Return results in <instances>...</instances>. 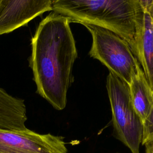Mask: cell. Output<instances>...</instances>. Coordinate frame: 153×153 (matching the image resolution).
I'll return each mask as SVG.
<instances>
[{"label": "cell", "mask_w": 153, "mask_h": 153, "mask_svg": "<svg viewBox=\"0 0 153 153\" xmlns=\"http://www.w3.org/2000/svg\"><path fill=\"white\" fill-rule=\"evenodd\" d=\"M70 20L52 11L39 24L31 39L30 66L36 93L57 110L63 109L78 56Z\"/></svg>", "instance_id": "obj_1"}, {"label": "cell", "mask_w": 153, "mask_h": 153, "mask_svg": "<svg viewBox=\"0 0 153 153\" xmlns=\"http://www.w3.org/2000/svg\"><path fill=\"white\" fill-rule=\"evenodd\" d=\"M52 11L71 22L91 24L114 32L134 53L136 30L143 17L140 0H56L52 1Z\"/></svg>", "instance_id": "obj_2"}, {"label": "cell", "mask_w": 153, "mask_h": 153, "mask_svg": "<svg viewBox=\"0 0 153 153\" xmlns=\"http://www.w3.org/2000/svg\"><path fill=\"white\" fill-rule=\"evenodd\" d=\"M81 25L92 37L89 56L129 85L140 65L127 41L105 28L91 24Z\"/></svg>", "instance_id": "obj_3"}, {"label": "cell", "mask_w": 153, "mask_h": 153, "mask_svg": "<svg viewBox=\"0 0 153 153\" xmlns=\"http://www.w3.org/2000/svg\"><path fill=\"white\" fill-rule=\"evenodd\" d=\"M114 133L131 153H139L143 136V122L135 111L128 85L111 72L106 79Z\"/></svg>", "instance_id": "obj_4"}, {"label": "cell", "mask_w": 153, "mask_h": 153, "mask_svg": "<svg viewBox=\"0 0 153 153\" xmlns=\"http://www.w3.org/2000/svg\"><path fill=\"white\" fill-rule=\"evenodd\" d=\"M0 153H68V149L61 136L0 128Z\"/></svg>", "instance_id": "obj_5"}, {"label": "cell", "mask_w": 153, "mask_h": 153, "mask_svg": "<svg viewBox=\"0 0 153 153\" xmlns=\"http://www.w3.org/2000/svg\"><path fill=\"white\" fill-rule=\"evenodd\" d=\"M48 11H52L51 0H0V35L10 33Z\"/></svg>", "instance_id": "obj_6"}, {"label": "cell", "mask_w": 153, "mask_h": 153, "mask_svg": "<svg viewBox=\"0 0 153 153\" xmlns=\"http://www.w3.org/2000/svg\"><path fill=\"white\" fill-rule=\"evenodd\" d=\"M143 17L137 28L134 55L153 91V0H140Z\"/></svg>", "instance_id": "obj_7"}, {"label": "cell", "mask_w": 153, "mask_h": 153, "mask_svg": "<svg viewBox=\"0 0 153 153\" xmlns=\"http://www.w3.org/2000/svg\"><path fill=\"white\" fill-rule=\"evenodd\" d=\"M128 86L133 106L143 123L153 106V91L140 66Z\"/></svg>", "instance_id": "obj_8"}, {"label": "cell", "mask_w": 153, "mask_h": 153, "mask_svg": "<svg viewBox=\"0 0 153 153\" xmlns=\"http://www.w3.org/2000/svg\"><path fill=\"white\" fill-rule=\"evenodd\" d=\"M145 147V153H153V142H151L144 145Z\"/></svg>", "instance_id": "obj_9"}]
</instances>
